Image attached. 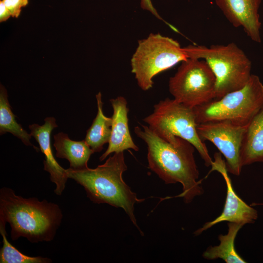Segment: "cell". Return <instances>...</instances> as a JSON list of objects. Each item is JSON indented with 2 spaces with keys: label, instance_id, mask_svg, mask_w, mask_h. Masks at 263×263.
<instances>
[{
  "label": "cell",
  "instance_id": "cell-13",
  "mask_svg": "<svg viewBox=\"0 0 263 263\" xmlns=\"http://www.w3.org/2000/svg\"><path fill=\"white\" fill-rule=\"evenodd\" d=\"M113 109L111 134L108 147L99 158L100 161L105 160L110 154L132 149L138 151L139 148L133 142L131 135L129 125V108L127 101L123 96L110 99Z\"/></svg>",
  "mask_w": 263,
  "mask_h": 263
},
{
  "label": "cell",
  "instance_id": "cell-4",
  "mask_svg": "<svg viewBox=\"0 0 263 263\" xmlns=\"http://www.w3.org/2000/svg\"><path fill=\"white\" fill-rule=\"evenodd\" d=\"M188 58L204 60L216 78L215 99L245 85L251 74V62L233 42L226 45H189L184 47Z\"/></svg>",
  "mask_w": 263,
  "mask_h": 263
},
{
  "label": "cell",
  "instance_id": "cell-11",
  "mask_svg": "<svg viewBox=\"0 0 263 263\" xmlns=\"http://www.w3.org/2000/svg\"><path fill=\"white\" fill-rule=\"evenodd\" d=\"M262 0H215L217 6L229 22L242 27L247 36L256 42L261 38L259 9Z\"/></svg>",
  "mask_w": 263,
  "mask_h": 263
},
{
  "label": "cell",
  "instance_id": "cell-9",
  "mask_svg": "<svg viewBox=\"0 0 263 263\" xmlns=\"http://www.w3.org/2000/svg\"><path fill=\"white\" fill-rule=\"evenodd\" d=\"M247 126L237 125L227 120H218L198 124L196 126L201 139L203 141L208 140L217 147L225 159L227 171L236 176L240 175L242 170L240 151Z\"/></svg>",
  "mask_w": 263,
  "mask_h": 263
},
{
  "label": "cell",
  "instance_id": "cell-1",
  "mask_svg": "<svg viewBox=\"0 0 263 263\" xmlns=\"http://www.w3.org/2000/svg\"><path fill=\"white\" fill-rule=\"evenodd\" d=\"M136 135L147 146L149 168L166 184L179 183L185 203L202 195L204 190L194 152L195 147L188 141L179 137L176 144H171L154 132L148 126L140 124L134 128Z\"/></svg>",
  "mask_w": 263,
  "mask_h": 263
},
{
  "label": "cell",
  "instance_id": "cell-2",
  "mask_svg": "<svg viewBox=\"0 0 263 263\" xmlns=\"http://www.w3.org/2000/svg\"><path fill=\"white\" fill-rule=\"evenodd\" d=\"M62 219V211L55 203L23 198L7 187L0 189V223L10 224L13 241L21 237L31 243L50 242Z\"/></svg>",
  "mask_w": 263,
  "mask_h": 263
},
{
  "label": "cell",
  "instance_id": "cell-16",
  "mask_svg": "<svg viewBox=\"0 0 263 263\" xmlns=\"http://www.w3.org/2000/svg\"><path fill=\"white\" fill-rule=\"evenodd\" d=\"M228 232L225 235L220 234L218 239L220 244L209 246L203 254L207 260L221 259L226 263H244L246 262L236 251L234 241L238 232L244 226L239 223L228 222Z\"/></svg>",
  "mask_w": 263,
  "mask_h": 263
},
{
  "label": "cell",
  "instance_id": "cell-21",
  "mask_svg": "<svg viewBox=\"0 0 263 263\" xmlns=\"http://www.w3.org/2000/svg\"><path fill=\"white\" fill-rule=\"evenodd\" d=\"M140 6L143 10L149 11L157 19L163 20L153 6L151 0H140Z\"/></svg>",
  "mask_w": 263,
  "mask_h": 263
},
{
  "label": "cell",
  "instance_id": "cell-10",
  "mask_svg": "<svg viewBox=\"0 0 263 263\" xmlns=\"http://www.w3.org/2000/svg\"><path fill=\"white\" fill-rule=\"evenodd\" d=\"M215 161L212 165L213 170L221 173L226 185V196L222 213L213 221L206 223L197 229L194 234L198 235L212 226L223 222L239 223L244 225L255 222L258 214L256 209L248 206L235 193L230 178L227 173L225 165L222 162L220 153L215 154Z\"/></svg>",
  "mask_w": 263,
  "mask_h": 263
},
{
  "label": "cell",
  "instance_id": "cell-20",
  "mask_svg": "<svg viewBox=\"0 0 263 263\" xmlns=\"http://www.w3.org/2000/svg\"><path fill=\"white\" fill-rule=\"evenodd\" d=\"M11 13V17L18 18L20 14L21 8L26 6L29 0H2Z\"/></svg>",
  "mask_w": 263,
  "mask_h": 263
},
{
  "label": "cell",
  "instance_id": "cell-5",
  "mask_svg": "<svg viewBox=\"0 0 263 263\" xmlns=\"http://www.w3.org/2000/svg\"><path fill=\"white\" fill-rule=\"evenodd\" d=\"M152 113L143 119L158 136L171 144H176L179 137L192 144L207 167L213 163L204 141L197 133L193 108L174 99L167 98L153 106Z\"/></svg>",
  "mask_w": 263,
  "mask_h": 263
},
{
  "label": "cell",
  "instance_id": "cell-15",
  "mask_svg": "<svg viewBox=\"0 0 263 263\" xmlns=\"http://www.w3.org/2000/svg\"><path fill=\"white\" fill-rule=\"evenodd\" d=\"M54 146L57 158L67 159L70 168L79 169L88 168V162L94 151L84 140L74 141L62 132L54 136Z\"/></svg>",
  "mask_w": 263,
  "mask_h": 263
},
{
  "label": "cell",
  "instance_id": "cell-23",
  "mask_svg": "<svg viewBox=\"0 0 263 263\" xmlns=\"http://www.w3.org/2000/svg\"><path fill=\"white\" fill-rule=\"evenodd\" d=\"M254 205H263V203H253L251 204V206H254Z\"/></svg>",
  "mask_w": 263,
  "mask_h": 263
},
{
  "label": "cell",
  "instance_id": "cell-22",
  "mask_svg": "<svg viewBox=\"0 0 263 263\" xmlns=\"http://www.w3.org/2000/svg\"><path fill=\"white\" fill-rule=\"evenodd\" d=\"M11 16L10 12L1 0L0 1V22L6 21Z\"/></svg>",
  "mask_w": 263,
  "mask_h": 263
},
{
  "label": "cell",
  "instance_id": "cell-8",
  "mask_svg": "<svg viewBox=\"0 0 263 263\" xmlns=\"http://www.w3.org/2000/svg\"><path fill=\"white\" fill-rule=\"evenodd\" d=\"M169 88L174 99L194 108L215 99L216 78L204 60L188 58L169 78Z\"/></svg>",
  "mask_w": 263,
  "mask_h": 263
},
{
  "label": "cell",
  "instance_id": "cell-6",
  "mask_svg": "<svg viewBox=\"0 0 263 263\" xmlns=\"http://www.w3.org/2000/svg\"><path fill=\"white\" fill-rule=\"evenodd\" d=\"M263 107V84L258 76L252 75L243 88L194 107L197 124L227 120L247 126Z\"/></svg>",
  "mask_w": 263,
  "mask_h": 263
},
{
  "label": "cell",
  "instance_id": "cell-19",
  "mask_svg": "<svg viewBox=\"0 0 263 263\" xmlns=\"http://www.w3.org/2000/svg\"><path fill=\"white\" fill-rule=\"evenodd\" d=\"M5 224H0V233L2 237V246L0 251V263H50L52 261L40 256L30 257L20 252L8 241Z\"/></svg>",
  "mask_w": 263,
  "mask_h": 263
},
{
  "label": "cell",
  "instance_id": "cell-18",
  "mask_svg": "<svg viewBox=\"0 0 263 263\" xmlns=\"http://www.w3.org/2000/svg\"><path fill=\"white\" fill-rule=\"evenodd\" d=\"M7 132L20 139L25 145L33 146L37 150H38V149L30 142L32 136L30 133H28L17 122L8 100L7 91L3 85H0V133L1 135Z\"/></svg>",
  "mask_w": 263,
  "mask_h": 263
},
{
  "label": "cell",
  "instance_id": "cell-17",
  "mask_svg": "<svg viewBox=\"0 0 263 263\" xmlns=\"http://www.w3.org/2000/svg\"><path fill=\"white\" fill-rule=\"evenodd\" d=\"M97 113L84 139L95 152L101 151L103 146L109 143L111 134L112 117L106 116L103 110V103L101 92L96 95Z\"/></svg>",
  "mask_w": 263,
  "mask_h": 263
},
{
  "label": "cell",
  "instance_id": "cell-12",
  "mask_svg": "<svg viewBox=\"0 0 263 263\" xmlns=\"http://www.w3.org/2000/svg\"><path fill=\"white\" fill-rule=\"evenodd\" d=\"M57 127L56 119L53 117H46L42 125L33 124L29 126L30 134L38 143L41 151L44 155V169L49 173L51 181L56 185L54 192L56 195H61L65 188L68 177L66 169L57 163L51 148V134Z\"/></svg>",
  "mask_w": 263,
  "mask_h": 263
},
{
  "label": "cell",
  "instance_id": "cell-3",
  "mask_svg": "<svg viewBox=\"0 0 263 263\" xmlns=\"http://www.w3.org/2000/svg\"><path fill=\"white\" fill-rule=\"evenodd\" d=\"M127 169L124 151H122L114 152L104 164L95 169L69 168L66 169V172L68 178L84 188L87 197L93 202L105 203L123 209L142 234L134 214V205L144 199L137 198L136 193L124 181L122 174Z\"/></svg>",
  "mask_w": 263,
  "mask_h": 263
},
{
  "label": "cell",
  "instance_id": "cell-14",
  "mask_svg": "<svg viewBox=\"0 0 263 263\" xmlns=\"http://www.w3.org/2000/svg\"><path fill=\"white\" fill-rule=\"evenodd\" d=\"M241 166L263 163V107L247 126L240 151Z\"/></svg>",
  "mask_w": 263,
  "mask_h": 263
},
{
  "label": "cell",
  "instance_id": "cell-7",
  "mask_svg": "<svg viewBox=\"0 0 263 263\" xmlns=\"http://www.w3.org/2000/svg\"><path fill=\"white\" fill-rule=\"evenodd\" d=\"M188 58L183 48L176 40L161 34L151 33L138 41L131 58L132 72L143 91L152 88L153 78Z\"/></svg>",
  "mask_w": 263,
  "mask_h": 263
}]
</instances>
